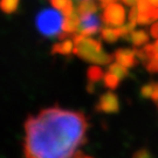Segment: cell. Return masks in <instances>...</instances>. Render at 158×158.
<instances>
[{
    "label": "cell",
    "instance_id": "5",
    "mask_svg": "<svg viewBox=\"0 0 158 158\" xmlns=\"http://www.w3.org/2000/svg\"><path fill=\"white\" fill-rule=\"evenodd\" d=\"M96 110L106 114H115L119 111L118 96L113 91H107L102 94L96 104Z\"/></svg>",
    "mask_w": 158,
    "mask_h": 158
},
{
    "label": "cell",
    "instance_id": "14",
    "mask_svg": "<svg viewBox=\"0 0 158 158\" xmlns=\"http://www.w3.org/2000/svg\"><path fill=\"white\" fill-rule=\"evenodd\" d=\"M103 77H104V74H103V70L101 69V67L91 66V67L88 68V70H87V79H88L89 83L95 85L97 82H100Z\"/></svg>",
    "mask_w": 158,
    "mask_h": 158
},
{
    "label": "cell",
    "instance_id": "15",
    "mask_svg": "<svg viewBox=\"0 0 158 158\" xmlns=\"http://www.w3.org/2000/svg\"><path fill=\"white\" fill-rule=\"evenodd\" d=\"M108 73L115 75L118 80H123L129 76V70H128V68L123 67L122 64H119V63H117V62H114L109 64V72H108Z\"/></svg>",
    "mask_w": 158,
    "mask_h": 158
},
{
    "label": "cell",
    "instance_id": "8",
    "mask_svg": "<svg viewBox=\"0 0 158 158\" xmlns=\"http://www.w3.org/2000/svg\"><path fill=\"white\" fill-rule=\"evenodd\" d=\"M101 27V19L98 15L95 14H87L83 15L80 19V31H83V29H95V31H100ZM77 32V33H79Z\"/></svg>",
    "mask_w": 158,
    "mask_h": 158
},
{
    "label": "cell",
    "instance_id": "3",
    "mask_svg": "<svg viewBox=\"0 0 158 158\" xmlns=\"http://www.w3.org/2000/svg\"><path fill=\"white\" fill-rule=\"evenodd\" d=\"M63 21V15L54 8H44L36 14L35 18L36 29L41 35L48 39L57 38L60 35Z\"/></svg>",
    "mask_w": 158,
    "mask_h": 158
},
{
    "label": "cell",
    "instance_id": "19",
    "mask_svg": "<svg viewBox=\"0 0 158 158\" xmlns=\"http://www.w3.org/2000/svg\"><path fill=\"white\" fill-rule=\"evenodd\" d=\"M153 7V4L150 0H139L136 5V8L138 13H143V14H149V12L151 11Z\"/></svg>",
    "mask_w": 158,
    "mask_h": 158
},
{
    "label": "cell",
    "instance_id": "1",
    "mask_svg": "<svg viewBox=\"0 0 158 158\" xmlns=\"http://www.w3.org/2000/svg\"><path fill=\"white\" fill-rule=\"evenodd\" d=\"M85 114L52 107L25 122L26 158H81L80 148L87 141Z\"/></svg>",
    "mask_w": 158,
    "mask_h": 158
},
{
    "label": "cell",
    "instance_id": "12",
    "mask_svg": "<svg viewBox=\"0 0 158 158\" xmlns=\"http://www.w3.org/2000/svg\"><path fill=\"white\" fill-rule=\"evenodd\" d=\"M98 10V5L94 0H81L77 5V13L81 17L87 15V14H95Z\"/></svg>",
    "mask_w": 158,
    "mask_h": 158
},
{
    "label": "cell",
    "instance_id": "9",
    "mask_svg": "<svg viewBox=\"0 0 158 158\" xmlns=\"http://www.w3.org/2000/svg\"><path fill=\"white\" fill-rule=\"evenodd\" d=\"M51 53L53 55H55V54L70 55L72 53H74V42L72 40L66 39L63 40V41H61V42L54 44L51 49Z\"/></svg>",
    "mask_w": 158,
    "mask_h": 158
},
{
    "label": "cell",
    "instance_id": "17",
    "mask_svg": "<svg viewBox=\"0 0 158 158\" xmlns=\"http://www.w3.org/2000/svg\"><path fill=\"white\" fill-rule=\"evenodd\" d=\"M103 83L109 90H115L119 85V80L110 73H107L103 77Z\"/></svg>",
    "mask_w": 158,
    "mask_h": 158
},
{
    "label": "cell",
    "instance_id": "10",
    "mask_svg": "<svg viewBox=\"0 0 158 158\" xmlns=\"http://www.w3.org/2000/svg\"><path fill=\"white\" fill-rule=\"evenodd\" d=\"M149 34L147 31L144 29H138V31H134L127 38V41H130L135 47H141V46H145L149 44Z\"/></svg>",
    "mask_w": 158,
    "mask_h": 158
},
{
    "label": "cell",
    "instance_id": "25",
    "mask_svg": "<svg viewBox=\"0 0 158 158\" xmlns=\"http://www.w3.org/2000/svg\"><path fill=\"white\" fill-rule=\"evenodd\" d=\"M151 98H152V101L158 102V83H156V88H155V90H153V94H152V96H151Z\"/></svg>",
    "mask_w": 158,
    "mask_h": 158
},
{
    "label": "cell",
    "instance_id": "28",
    "mask_svg": "<svg viewBox=\"0 0 158 158\" xmlns=\"http://www.w3.org/2000/svg\"><path fill=\"white\" fill-rule=\"evenodd\" d=\"M150 1H151L155 6H157V7H158V0H150Z\"/></svg>",
    "mask_w": 158,
    "mask_h": 158
},
{
    "label": "cell",
    "instance_id": "6",
    "mask_svg": "<svg viewBox=\"0 0 158 158\" xmlns=\"http://www.w3.org/2000/svg\"><path fill=\"white\" fill-rule=\"evenodd\" d=\"M114 57L116 59V62L122 64L125 68H131L136 66L137 63V57L135 54V49H129V48H119L115 51Z\"/></svg>",
    "mask_w": 158,
    "mask_h": 158
},
{
    "label": "cell",
    "instance_id": "11",
    "mask_svg": "<svg viewBox=\"0 0 158 158\" xmlns=\"http://www.w3.org/2000/svg\"><path fill=\"white\" fill-rule=\"evenodd\" d=\"M49 2L54 7V10L59 11L64 17H68L75 11L72 0H49Z\"/></svg>",
    "mask_w": 158,
    "mask_h": 158
},
{
    "label": "cell",
    "instance_id": "16",
    "mask_svg": "<svg viewBox=\"0 0 158 158\" xmlns=\"http://www.w3.org/2000/svg\"><path fill=\"white\" fill-rule=\"evenodd\" d=\"M20 0H0V10L5 14H13L19 8Z\"/></svg>",
    "mask_w": 158,
    "mask_h": 158
},
{
    "label": "cell",
    "instance_id": "13",
    "mask_svg": "<svg viewBox=\"0 0 158 158\" xmlns=\"http://www.w3.org/2000/svg\"><path fill=\"white\" fill-rule=\"evenodd\" d=\"M100 35H101V39L103 40V41L108 42V44H114V42H116V41L121 38V34H119L118 29L110 28V27H107V28L102 29Z\"/></svg>",
    "mask_w": 158,
    "mask_h": 158
},
{
    "label": "cell",
    "instance_id": "18",
    "mask_svg": "<svg viewBox=\"0 0 158 158\" xmlns=\"http://www.w3.org/2000/svg\"><path fill=\"white\" fill-rule=\"evenodd\" d=\"M155 88H156V82H150L148 85H144L139 90V96L142 98H150L152 96Z\"/></svg>",
    "mask_w": 158,
    "mask_h": 158
},
{
    "label": "cell",
    "instance_id": "27",
    "mask_svg": "<svg viewBox=\"0 0 158 158\" xmlns=\"http://www.w3.org/2000/svg\"><path fill=\"white\" fill-rule=\"evenodd\" d=\"M153 47H155V51H156V54L158 55V39H157V41L153 44Z\"/></svg>",
    "mask_w": 158,
    "mask_h": 158
},
{
    "label": "cell",
    "instance_id": "22",
    "mask_svg": "<svg viewBox=\"0 0 158 158\" xmlns=\"http://www.w3.org/2000/svg\"><path fill=\"white\" fill-rule=\"evenodd\" d=\"M150 34H151V36H152V38H155V39H158V21H156V23L151 26Z\"/></svg>",
    "mask_w": 158,
    "mask_h": 158
},
{
    "label": "cell",
    "instance_id": "29",
    "mask_svg": "<svg viewBox=\"0 0 158 158\" xmlns=\"http://www.w3.org/2000/svg\"><path fill=\"white\" fill-rule=\"evenodd\" d=\"M76 1H81V0H76Z\"/></svg>",
    "mask_w": 158,
    "mask_h": 158
},
{
    "label": "cell",
    "instance_id": "7",
    "mask_svg": "<svg viewBox=\"0 0 158 158\" xmlns=\"http://www.w3.org/2000/svg\"><path fill=\"white\" fill-rule=\"evenodd\" d=\"M80 14L77 11H74L68 17H64V21L62 25V32L68 35H74L79 32L80 27Z\"/></svg>",
    "mask_w": 158,
    "mask_h": 158
},
{
    "label": "cell",
    "instance_id": "4",
    "mask_svg": "<svg viewBox=\"0 0 158 158\" xmlns=\"http://www.w3.org/2000/svg\"><path fill=\"white\" fill-rule=\"evenodd\" d=\"M102 21L108 26L121 27L125 21V10L118 2H113L104 7L102 14Z\"/></svg>",
    "mask_w": 158,
    "mask_h": 158
},
{
    "label": "cell",
    "instance_id": "21",
    "mask_svg": "<svg viewBox=\"0 0 158 158\" xmlns=\"http://www.w3.org/2000/svg\"><path fill=\"white\" fill-rule=\"evenodd\" d=\"M137 15H138V11H137L136 6L131 7V10L129 12V23L137 25Z\"/></svg>",
    "mask_w": 158,
    "mask_h": 158
},
{
    "label": "cell",
    "instance_id": "24",
    "mask_svg": "<svg viewBox=\"0 0 158 158\" xmlns=\"http://www.w3.org/2000/svg\"><path fill=\"white\" fill-rule=\"evenodd\" d=\"M123 2H124L125 5L128 6H131V7H134V6L137 5V2L139 1V0H122Z\"/></svg>",
    "mask_w": 158,
    "mask_h": 158
},
{
    "label": "cell",
    "instance_id": "20",
    "mask_svg": "<svg viewBox=\"0 0 158 158\" xmlns=\"http://www.w3.org/2000/svg\"><path fill=\"white\" fill-rule=\"evenodd\" d=\"M152 23V20L150 19V17L148 14H143V13H138L137 15V23L138 25H150Z\"/></svg>",
    "mask_w": 158,
    "mask_h": 158
},
{
    "label": "cell",
    "instance_id": "26",
    "mask_svg": "<svg viewBox=\"0 0 158 158\" xmlns=\"http://www.w3.org/2000/svg\"><path fill=\"white\" fill-rule=\"evenodd\" d=\"M87 90L89 91V93H94V91H95V85H93V83H89V82H88V85H87Z\"/></svg>",
    "mask_w": 158,
    "mask_h": 158
},
{
    "label": "cell",
    "instance_id": "23",
    "mask_svg": "<svg viewBox=\"0 0 158 158\" xmlns=\"http://www.w3.org/2000/svg\"><path fill=\"white\" fill-rule=\"evenodd\" d=\"M100 2H101V7H106V6L110 5V4H113V2H116V0H98Z\"/></svg>",
    "mask_w": 158,
    "mask_h": 158
},
{
    "label": "cell",
    "instance_id": "2",
    "mask_svg": "<svg viewBox=\"0 0 158 158\" xmlns=\"http://www.w3.org/2000/svg\"><path fill=\"white\" fill-rule=\"evenodd\" d=\"M74 54L87 62L106 66L113 62L114 56L109 55L102 48L101 41L91 38H85L83 35L76 34L74 36Z\"/></svg>",
    "mask_w": 158,
    "mask_h": 158
}]
</instances>
